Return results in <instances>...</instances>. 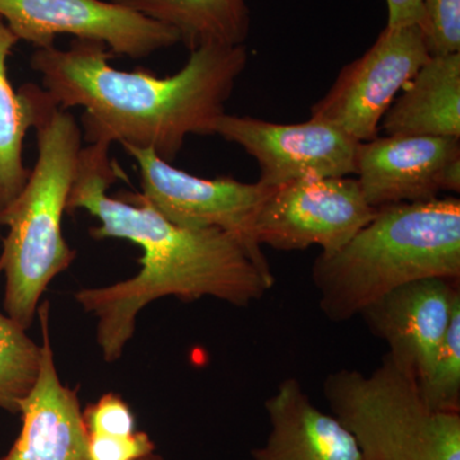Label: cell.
<instances>
[{
    "mask_svg": "<svg viewBox=\"0 0 460 460\" xmlns=\"http://www.w3.org/2000/svg\"><path fill=\"white\" fill-rule=\"evenodd\" d=\"M428 278L460 279V201L434 199L377 208L341 250L314 260L320 310L345 323L395 288Z\"/></svg>",
    "mask_w": 460,
    "mask_h": 460,
    "instance_id": "obj_3",
    "label": "cell"
},
{
    "mask_svg": "<svg viewBox=\"0 0 460 460\" xmlns=\"http://www.w3.org/2000/svg\"><path fill=\"white\" fill-rule=\"evenodd\" d=\"M323 390L363 459L460 460V413L429 410L416 375L390 354L368 375L332 372Z\"/></svg>",
    "mask_w": 460,
    "mask_h": 460,
    "instance_id": "obj_5",
    "label": "cell"
},
{
    "mask_svg": "<svg viewBox=\"0 0 460 460\" xmlns=\"http://www.w3.org/2000/svg\"><path fill=\"white\" fill-rule=\"evenodd\" d=\"M41 362V345L16 321L0 313V410L20 414L40 375Z\"/></svg>",
    "mask_w": 460,
    "mask_h": 460,
    "instance_id": "obj_18",
    "label": "cell"
},
{
    "mask_svg": "<svg viewBox=\"0 0 460 460\" xmlns=\"http://www.w3.org/2000/svg\"><path fill=\"white\" fill-rule=\"evenodd\" d=\"M0 228H2V226H0ZM0 239H2V232H0Z\"/></svg>",
    "mask_w": 460,
    "mask_h": 460,
    "instance_id": "obj_23",
    "label": "cell"
},
{
    "mask_svg": "<svg viewBox=\"0 0 460 460\" xmlns=\"http://www.w3.org/2000/svg\"><path fill=\"white\" fill-rule=\"evenodd\" d=\"M98 41L75 39L68 49H36L31 66L56 107L84 109L83 137L153 150L172 163L190 135H214L239 75L247 66L244 45H205L190 51L171 77L147 69L120 71Z\"/></svg>",
    "mask_w": 460,
    "mask_h": 460,
    "instance_id": "obj_2",
    "label": "cell"
},
{
    "mask_svg": "<svg viewBox=\"0 0 460 460\" xmlns=\"http://www.w3.org/2000/svg\"><path fill=\"white\" fill-rule=\"evenodd\" d=\"M122 147L140 169L141 198L165 219L184 228L222 230L263 255L255 226L272 187L233 178L205 180L174 168L148 148Z\"/></svg>",
    "mask_w": 460,
    "mask_h": 460,
    "instance_id": "obj_7",
    "label": "cell"
},
{
    "mask_svg": "<svg viewBox=\"0 0 460 460\" xmlns=\"http://www.w3.org/2000/svg\"><path fill=\"white\" fill-rule=\"evenodd\" d=\"M214 135L252 156L260 168V183L272 189L307 178L354 174L361 144L314 118L304 123L278 124L226 113L217 120Z\"/></svg>",
    "mask_w": 460,
    "mask_h": 460,
    "instance_id": "obj_10",
    "label": "cell"
},
{
    "mask_svg": "<svg viewBox=\"0 0 460 460\" xmlns=\"http://www.w3.org/2000/svg\"><path fill=\"white\" fill-rule=\"evenodd\" d=\"M90 436H129L136 432L135 414L122 396L109 393L83 411Z\"/></svg>",
    "mask_w": 460,
    "mask_h": 460,
    "instance_id": "obj_21",
    "label": "cell"
},
{
    "mask_svg": "<svg viewBox=\"0 0 460 460\" xmlns=\"http://www.w3.org/2000/svg\"><path fill=\"white\" fill-rule=\"evenodd\" d=\"M389 9L387 26L420 25L423 17V0H386Z\"/></svg>",
    "mask_w": 460,
    "mask_h": 460,
    "instance_id": "obj_22",
    "label": "cell"
},
{
    "mask_svg": "<svg viewBox=\"0 0 460 460\" xmlns=\"http://www.w3.org/2000/svg\"><path fill=\"white\" fill-rule=\"evenodd\" d=\"M33 129L38 160L20 195L0 213V226L8 228L0 255V277L5 279L3 305L25 330L50 281L75 259L62 223L83 150L80 124L56 107L45 91Z\"/></svg>",
    "mask_w": 460,
    "mask_h": 460,
    "instance_id": "obj_4",
    "label": "cell"
},
{
    "mask_svg": "<svg viewBox=\"0 0 460 460\" xmlns=\"http://www.w3.org/2000/svg\"><path fill=\"white\" fill-rule=\"evenodd\" d=\"M20 41L0 18V213L20 195L30 171L23 164V141L38 119L44 90L25 84L14 91L7 60Z\"/></svg>",
    "mask_w": 460,
    "mask_h": 460,
    "instance_id": "obj_17",
    "label": "cell"
},
{
    "mask_svg": "<svg viewBox=\"0 0 460 460\" xmlns=\"http://www.w3.org/2000/svg\"><path fill=\"white\" fill-rule=\"evenodd\" d=\"M417 384L429 410L460 413V305L454 310L444 341L417 377Z\"/></svg>",
    "mask_w": 460,
    "mask_h": 460,
    "instance_id": "obj_19",
    "label": "cell"
},
{
    "mask_svg": "<svg viewBox=\"0 0 460 460\" xmlns=\"http://www.w3.org/2000/svg\"><path fill=\"white\" fill-rule=\"evenodd\" d=\"M376 213L363 198L357 180L307 178L272 190L257 217L255 235L260 246L275 250L317 246L321 253H332Z\"/></svg>",
    "mask_w": 460,
    "mask_h": 460,
    "instance_id": "obj_9",
    "label": "cell"
},
{
    "mask_svg": "<svg viewBox=\"0 0 460 460\" xmlns=\"http://www.w3.org/2000/svg\"><path fill=\"white\" fill-rule=\"evenodd\" d=\"M429 58L420 25L386 26L370 49L341 69L311 109V118L332 124L356 141L374 140L396 93Z\"/></svg>",
    "mask_w": 460,
    "mask_h": 460,
    "instance_id": "obj_6",
    "label": "cell"
},
{
    "mask_svg": "<svg viewBox=\"0 0 460 460\" xmlns=\"http://www.w3.org/2000/svg\"><path fill=\"white\" fill-rule=\"evenodd\" d=\"M171 26L190 51L205 45H244L251 17L246 0H111Z\"/></svg>",
    "mask_w": 460,
    "mask_h": 460,
    "instance_id": "obj_16",
    "label": "cell"
},
{
    "mask_svg": "<svg viewBox=\"0 0 460 460\" xmlns=\"http://www.w3.org/2000/svg\"><path fill=\"white\" fill-rule=\"evenodd\" d=\"M380 126L386 136L460 138V53L429 58Z\"/></svg>",
    "mask_w": 460,
    "mask_h": 460,
    "instance_id": "obj_15",
    "label": "cell"
},
{
    "mask_svg": "<svg viewBox=\"0 0 460 460\" xmlns=\"http://www.w3.org/2000/svg\"><path fill=\"white\" fill-rule=\"evenodd\" d=\"M354 174L375 208L429 201L441 190L459 193L460 138L385 136L361 142Z\"/></svg>",
    "mask_w": 460,
    "mask_h": 460,
    "instance_id": "obj_11",
    "label": "cell"
},
{
    "mask_svg": "<svg viewBox=\"0 0 460 460\" xmlns=\"http://www.w3.org/2000/svg\"><path fill=\"white\" fill-rule=\"evenodd\" d=\"M460 305V279L428 278L395 288L359 314L390 356L416 378L444 341Z\"/></svg>",
    "mask_w": 460,
    "mask_h": 460,
    "instance_id": "obj_12",
    "label": "cell"
},
{
    "mask_svg": "<svg viewBox=\"0 0 460 460\" xmlns=\"http://www.w3.org/2000/svg\"><path fill=\"white\" fill-rule=\"evenodd\" d=\"M265 411L270 432L252 450L255 460H365L354 436L319 410L295 377L281 381Z\"/></svg>",
    "mask_w": 460,
    "mask_h": 460,
    "instance_id": "obj_14",
    "label": "cell"
},
{
    "mask_svg": "<svg viewBox=\"0 0 460 460\" xmlns=\"http://www.w3.org/2000/svg\"><path fill=\"white\" fill-rule=\"evenodd\" d=\"M42 334L40 375L21 405L22 429L0 460H91L77 392L58 375L49 334V304L38 308Z\"/></svg>",
    "mask_w": 460,
    "mask_h": 460,
    "instance_id": "obj_13",
    "label": "cell"
},
{
    "mask_svg": "<svg viewBox=\"0 0 460 460\" xmlns=\"http://www.w3.org/2000/svg\"><path fill=\"white\" fill-rule=\"evenodd\" d=\"M420 27L429 56L460 53V0H423Z\"/></svg>",
    "mask_w": 460,
    "mask_h": 460,
    "instance_id": "obj_20",
    "label": "cell"
},
{
    "mask_svg": "<svg viewBox=\"0 0 460 460\" xmlns=\"http://www.w3.org/2000/svg\"><path fill=\"white\" fill-rule=\"evenodd\" d=\"M109 145L83 147L66 214L86 210L99 220L95 239H124L142 248L141 269L113 286L84 288L75 295L98 319L96 341L105 362L122 357L138 314L151 302L175 296L184 302L213 296L248 307L274 287L265 256L219 229L184 228L165 219L140 193L109 198V187L123 177L109 159Z\"/></svg>",
    "mask_w": 460,
    "mask_h": 460,
    "instance_id": "obj_1",
    "label": "cell"
},
{
    "mask_svg": "<svg viewBox=\"0 0 460 460\" xmlns=\"http://www.w3.org/2000/svg\"><path fill=\"white\" fill-rule=\"evenodd\" d=\"M0 18L36 49L54 47L58 35L68 33L142 59L181 42L171 26L111 0H0Z\"/></svg>",
    "mask_w": 460,
    "mask_h": 460,
    "instance_id": "obj_8",
    "label": "cell"
}]
</instances>
